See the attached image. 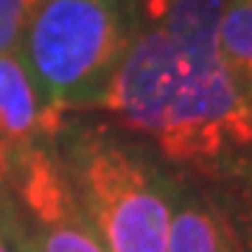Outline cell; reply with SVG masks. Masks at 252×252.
<instances>
[{
    "label": "cell",
    "instance_id": "obj_1",
    "mask_svg": "<svg viewBox=\"0 0 252 252\" xmlns=\"http://www.w3.org/2000/svg\"><path fill=\"white\" fill-rule=\"evenodd\" d=\"M95 112L199 185H213L252 157V104L224 62L185 54L146 20Z\"/></svg>",
    "mask_w": 252,
    "mask_h": 252
},
{
    "label": "cell",
    "instance_id": "obj_2",
    "mask_svg": "<svg viewBox=\"0 0 252 252\" xmlns=\"http://www.w3.org/2000/svg\"><path fill=\"white\" fill-rule=\"evenodd\" d=\"M70 193L107 252H168L180 174L149 143L84 115L51 137Z\"/></svg>",
    "mask_w": 252,
    "mask_h": 252
},
{
    "label": "cell",
    "instance_id": "obj_3",
    "mask_svg": "<svg viewBox=\"0 0 252 252\" xmlns=\"http://www.w3.org/2000/svg\"><path fill=\"white\" fill-rule=\"evenodd\" d=\"M137 0H39L20 56L56 115L95 112L140 34Z\"/></svg>",
    "mask_w": 252,
    "mask_h": 252
},
{
    "label": "cell",
    "instance_id": "obj_4",
    "mask_svg": "<svg viewBox=\"0 0 252 252\" xmlns=\"http://www.w3.org/2000/svg\"><path fill=\"white\" fill-rule=\"evenodd\" d=\"M6 188L39 252H107L81 216L51 140L14 152Z\"/></svg>",
    "mask_w": 252,
    "mask_h": 252
},
{
    "label": "cell",
    "instance_id": "obj_5",
    "mask_svg": "<svg viewBox=\"0 0 252 252\" xmlns=\"http://www.w3.org/2000/svg\"><path fill=\"white\" fill-rule=\"evenodd\" d=\"M64 118L42 98L20 54H0V140L11 152L51 140Z\"/></svg>",
    "mask_w": 252,
    "mask_h": 252
},
{
    "label": "cell",
    "instance_id": "obj_6",
    "mask_svg": "<svg viewBox=\"0 0 252 252\" xmlns=\"http://www.w3.org/2000/svg\"><path fill=\"white\" fill-rule=\"evenodd\" d=\"M168 252H241L216 202L188 177L177 182Z\"/></svg>",
    "mask_w": 252,
    "mask_h": 252
},
{
    "label": "cell",
    "instance_id": "obj_7",
    "mask_svg": "<svg viewBox=\"0 0 252 252\" xmlns=\"http://www.w3.org/2000/svg\"><path fill=\"white\" fill-rule=\"evenodd\" d=\"M219 54L235 87L252 104V0H227L219 20Z\"/></svg>",
    "mask_w": 252,
    "mask_h": 252
},
{
    "label": "cell",
    "instance_id": "obj_8",
    "mask_svg": "<svg viewBox=\"0 0 252 252\" xmlns=\"http://www.w3.org/2000/svg\"><path fill=\"white\" fill-rule=\"evenodd\" d=\"M227 219L241 252H252V157L213 185H202Z\"/></svg>",
    "mask_w": 252,
    "mask_h": 252
},
{
    "label": "cell",
    "instance_id": "obj_9",
    "mask_svg": "<svg viewBox=\"0 0 252 252\" xmlns=\"http://www.w3.org/2000/svg\"><path fill=\"white\" fill-rule=\"evenodd\" d=\"M39 0H0V54H20Z\"/></svg>",
    "mask_w": 252,
    "mask_h": 252
},
{
    "label": "cell",
    "instance_id": "obj_10",
    "mask_svg": "<svg viewBox=\"0 0 252 252\" xmlns=\"http://www.w3.org/2000/svg\"><path fill=\"white\" fill-rule=\"evenodd\" d=\"M0 233H3L11 252H39L31 233H28V227L20 219L17 205L11 199L9 188H0Z\"/></svg>",
    "mask_w": 252,
    "mask_h": 252
},
{
    "label": "cell",
    "instance_id": "obj_11",
    "mask_svg": "<svg viewBox=\"0 0 252 252\" xmlns=\"http://www.w3.org/2000/svg\"><path fill=\"white\" fill-rule=\"evenodd\" d=\"M11 160H14V152L0 140V188H6L9 182V171H11Z\"/></svg>",
    "mask_w": 252,
    "mask_h": 252
},
{
    "label": "cell",
    "instance_id": "obj_12",
    "mask_svg": "<svg viewBox=\"0 0 252 252\" xmlns=\"http://www.w3.org/2000/svg\"><path fill=\"white\" fill-rule=\"evenodd\" d=\"M0 252H11L9 244H6V238H3V233H0Z\"/></svg>",
    "mask_w": 252,
    "mask_h": 252
}]
</instances>
